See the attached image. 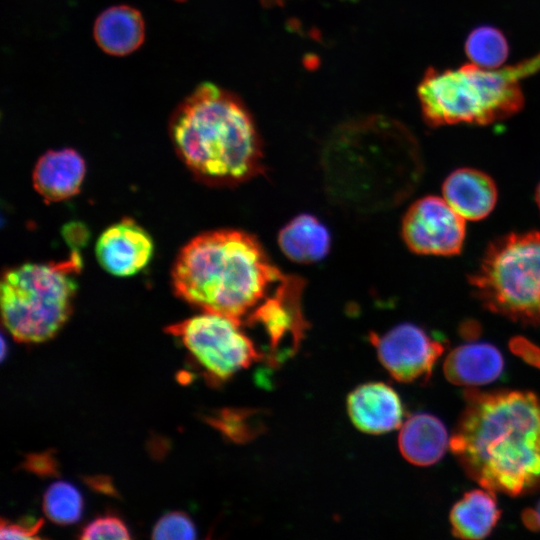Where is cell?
I'll return each mask as SVG.
<instances>
[{
  "instance_id": "1",
  "label": "cell",
  "mask_w": 540,
  "mask_h": 540,
  "mask_svg": "<svg viewBox=\"0 0 540 540\" xmlns=\"http://www.w3.org/2000/svg\"><path fill=\"white\" fill-rule=\"evenodd\" d=\"M464 396L449 445L465 473L510 496L540 488V398L529 391L474 389Z\"/></svg>"
},
{
  "instance_id": "2",
  "label": "cell",
  "mask_w": 540,
  "mask_h": 540,
  "mask_svg": "<svg viewBox=\"0 0 540 540\" xmlns=\"http://www.w3.org/2000/svg\"><path fill=\"white\" fill-rule=\"evenodd\" d=\"M286 276L256 237L235 229L213 230L192 238L179 251L171 271L179 298L242 326Z\"/></svg>"
},
{
  "instance_id": "3",
  "label": "cell",
  "mask_w": 540,
  "mask_h": 540,
  "mask_svg": "<svg viewBox=\"0 0 540 540\" xmlns=\"http://www.w3.org/2000/svg\"><path fill=\"white\" fill-rule=\"evenodd\" d=\"M170 132L183 163L206 184L233 186L263 171L262 143L249 110L214 84L200 85L184 101Z\"/></svg>"
},
{
  "instance_id": "4",
  "label": "cell",
  "mask_w": 540,
  "mask_h": 540,
  "mask_svg": "<svg viewBox=\"0 0 540 540\" xmlns=\"http://www.w3.org/2000/svg\"><path fill=\"white\" fill-rule=\"evenodd\" d=\"M540 72V52L498 68L466 64L456 69H428L417 88L425 122L433 127L491 124L524 105L521 81Z\"/></svg>"
},
{
  "instance_id": "5",
  "label": "cell",
  "mask_w": 540,
  "mask_h": 540,
  "mask_svg": "<svg viewBox=\"0 0 540 540\" xmlns=\"http://www.w3.org/2000/svg\"><path fill=\"white\" fill-rule=\"evenodd\" d=\"M81 258L25 263L8 269L0 285L2 320L12 337L24 343L52 338L72 312Z\"/></svg>"
},
{
  "instance_id": "6",
  "label": "cell",
  "mask_w": 540,
  "mask_h": 540,
  "mask_svg": "<svg viewBox=\"0 0 540 540\" xmlns=\"http://www.w3.org/2000/svg\"><path fill=\"white\" fill-rule=\"evenodd\" d=\"M469 283L488 310L521 324L540 325V232L495 239Z\"/></svg>"
},
{
  "instance_id": "7",
  "label": "cell",
  "mask_w": 540,
  "mask_h": 540,
  "mask_svg": "<svg viewBox=\"0 0 540 540\" xmlns=\"http://www.w3.org/2000/svg\"><path fill=\"white\" fill-rule=\"evenodd\" d=\"M241 327L227 316L203 312L168 326L166 331L182 342L206 379L218 384L264 356Z\"/></svg>"
},
{
  "instance_id": "8",
  "label": "cell",
  "mask_w": 540,
  "mask_h": 540,
  "mask_svg": "<svg viewBox=\"0 0 540 540\" xmlns=\"http://www.w3.org/2000/svg\"><path fill=\"white\" fill-rule=\"evenodd\" d=\"M402 237L417 254L452 256L462 250L466 225L444 198L426 196L414 202L402 221Z\"/></svg>"
},
{
  "instance_id": "9",
  "label": "cell",
  "mask_w": 540,
  "mask_h": 540,
  "mask_svg": "<svg viewBox=\"0 0 540 540\" xmlns=\"http://www.w3.org/2000/svg\"><path fill=\"white\" fill-rule=\"evenodd\" d=\"M304 280L287 275L278 289L243 322L261 327L269 342V360L277 363L295 353L308 327L302 311Z\"/></svg>"
},
{
  "instance_id": "10",
  "label": "cell",
  "mask_w": 540,
  "mask_h": 540,
  "mask_svg": "<svg viewBox=\"0 0 540 540\" xmlns=\"http://www.w3.org/2000/svg\"><path fill=\"white\" fill-rule=\"evenodd\" d=\"M377 356L397 381H427L444 345L417 325L399 324L383 335L370 334Z\"/></svg>"
},
{
  "instance_id": "11",
  "label": "cell",
  "mask_w": 540,
  "mask_h": 540,
  "mask_svg": "<svg viewBox=\"0 0 540 540\" xmlns=\"http://www.w3.org/2000/svg\"><path fill=\"white\" fill-rule=\"evenodd\" d=\"M149 233L132 219H123L103 231L96 243V257L108 273L127 277L142 270L153 254Z\"/></svg>"
},
{
  "instance_id": "12",
  "label": "cell",
  "mask_w": 540,
  "mask_h": 540,
  "mask_svg": "<svg viewBox=\"0 0 540 540\" xmlns=\"http://www.w3.org/2000/svg\"><path fill=\"white\" fill-rule=\"evenodd\" d=\"M347 411L356 428L368 434H383L402 424L403 405L396 391L382 382H369L347 398Z\"/></svg>"
},
{
  "instance_id": "13",
  "label": "cell",
  "mask_w": 540,
  "mask_h": 540,
  "mask_svg": "<svg viewBox=\"0 0 540 540\" xmlns=\"http://www.w3.org/2000/svg\"><path fill=\"white\" fill-rule=\"evenodd\" d=\"M85 176L83 158L73 149L50 150L36 162L33 186L48 202L68 199L77 194Z\"/></svg>"
},
{
  "instance_id": "14",
  "label": "cell",
  "mask_w": 540,
  "mask_h": 540,
  "mask_svg": "<svg viewBox=\"0 0 540 540\" xmlns=\"http://www.w3.org/2000/svg\"><path fill=\"white\" fill-rule=\"evenodd\" d=\"M443 198L465 220L488 216L497 201V188L486 173L473 168L453 171L444 181Z\"/></svg>"
},
{
  "instance_id": "15",
  "label": "cell",
  "mask_w": 540,
  "mask_h": 540,
  "mask_svg": "<svg viewBox=\"0 0 540 540\" xmlns=\"http://www.w3.org/2000/svg\"><path fill=\"white\" fill-rule=\"evenodd\" d=\"M500 351L489 343H469L453 349L444 361V374L455 385L478 386L495 381L503 372Z\"/></svg>"
},
{
  "instance_id": "16",
  "label": "cell",
  "mask_w": 540,
  "mask_h": 540,
  "mask_svg": "<svg viewBox=\"0 0 540 540\" xmlns=\"http://www.w3.org/2000/svg\"><path fill=\"white\" fill-rule=\"evenodd\" d=\"M449 442L444 424L428 413L409 417L402 425L398 438L403 457L417 466H429L439 461Z\"/></svg>"
},
{
  "instance_id": "17",
  "label": "cell",
  "mask_w": 540,
  "mask_h": 540,
  "mask_svg": "<svg viewBox=\"0 0 540 540\" xmlns=\"http://www.w3.org/2000/svg\"><path fill=\"white\" fill-rule=\"evenodd\" d=\"M144 31L140 13L132 7L121 5L99 15L94 26V37L104 52L123 56L142 44Z\"/></svg>"
},
{
  "instance_id": "18",
  "label": "cell",
  "mask_w": 540,
  "mask_h": 540,
  "mask_svg": "<svg viewBox=\"0 0 540 540\" xmlns=\"http://www.w3.org/2000/svg\"><path fill=\"white\" fill-rule=\"evenodd\" d=\"M278 244L287 258L307 264L322 260L328 254L331 236L318 218L305 213L291 219L280 230Z\"/></svg>"
},
{
  "instance_id": "19",
  "label": "cell",
  "mask_w": 540,
  "mask_h": 540,
  "mask_svg": "<svg viewBox=\"0 0 540 540\" xmlns=\"http://www.w3.org/2000/svg\"><path fill=\"white\" fill-rule=\"evenodd\" d=\"M500 514L493 491H469L450 512L452 533L461 539L485 538L496 526Z\"/></svg>"
},
{
  "instance_id": "20",
  "label": "cell",
  "mask_w": 540,
  "mask_h": 540,
  "mask_svg": "<svg viewBox=\"0 0 540 540\" xmlns=\"http://www.w3.org/2000/svg\"><path fill=\"white\" fill-rule=\"evenodd\" d=\"M465 52L473 64L483 68H498L508 57L509 45L504 34L492 26H480L471 31L465 42Z\"/></svg>"
},
{
  "instance_id": "21",
  "label": "cell",
  "mask_w": 540,
  "mask_h": 540,
  "mask_svg": "<svg viewBox=\"0 0 540 540\" xmlns=\"http://www.w3.org/2000/svg\"><path fill=\"white\" fill-rule=\"evenodd\" d=\"M82 509L81 494L68 482H55L44 494L43 510L46 516L57 524L65 525L78 521Z\"/></svg>"
},
{
  "instance_id": "22",
  "label": "cell",
  "mask_w": 540,
  "mask_h": 540,
  "mask_svg": "<svg viewBox=\"0 0 540 540\" xmlns=\"http://www.w3.org/2000/svg\"><path fill=\"white\" fill-rule=\"evenodd\" d=\"M253 409H224L210 423L236 443H247L262 433L264 424Z\"/></svg>"
},
{
  "instance_id": "23",
  "label": "cell",
  "mask_w": 540,
  "mask_h": 540,
  "mask_svg": "<svg viewBox=\"0 0 540 540\" xmlns=\"http://www.w3.org/2000/svg\"><path fill=\"white\" fill-rule=\"evenodd\" d=\"M196 529L191 519L184 513L174 511L163 515L153 528V539L184 540L194 539Z\"/></svg>"
},
{
  "instance_id": "24",
  "label": "cell",
  "mask_w": 540,
  "mask_h": 540,
  "mask_svg": "<svg viewBox=\"0 0 540 540\" xmlns=\"http://www.w3.org/2000/svg\"><path fill=\"white\" fill-rule=\"evenodd\" d=\"M81 539H129L130 533L125 523L118 517L107 515L87 524L80 535Z\"/></svg>"
},
{
  "instance_id": "25",
  "label": "cell",
  "mask_w": 540,
  "mask_h": 540,
  "mask_svg": "<svg viewBox=\"0 0 540 540\" xmlns=\"http://www.w3.org/2000/svg\"><path fill=\"white\" fill-rule=\"evenodd\" d=\"M43 525L41 519L37 521L15 523L2 519L0 528L1 539H38Z\"/></svg>"
},
{
  "instance_id": "26",
  "label": "cell",
  "mask_w": 540,
  "mask_h": 540,
  "mask_svg": "<svg viewBox=\"0 0 540 540\" xmlns=\"http://www.w3.org/2000/svg\"><path fill=\"white\" fill-rule=\"evenodd\" d=\"M511 351L526 363L540 369V348L523 337H514L510 341Z\"/></svg>"
},
{
  "instance_id": "27",
  "label": "cell",
  "mask_w": 540,
  "mask_h": 540,
  "mask_svg": "<svg viewBox=\"0 0 540 540\" xmlns=\"http://www.w3.org/2000/svg\"><path fill=\"white\" fill-rule=\"evenodd\" d=\"M525 526L532 531H540V501L535 509L528 508L522 513Z\"/></svg>"
},
{
  "instance_id": "28",
  "label": "cell",
  "mask_w": 540,
  "mask_h": 540,
  "mask_svg": "<svg viewBox=\"0 0 540 540\" xmlns=\"http://www.w3.org/2000/svg\"><path fill=\"white\" fill-rule=\"evenodd\" d=\"M479 332H480L479 325L476 323H473L472 321L469 323H465L460 330V333L462 334V336L468 339L476 338L479 335Z\"/></svg>"
},
{
  "instance_id": "29",
  "label": "cell",
  "mask_w": 540,
  "mask_h": 540,
  "mask_svg": "<svg viewBox=\"0 0 540 540\" xmlns=\"http://www.w3.org/2000/svg\"><path fill=\"white\" fill-rule=\"evenodd\" d=\"M535 198H536L537 206L540 211V183L537 186Z\"/></svg>"
},
{
  "instance_id": "30",
  "label": "cell",
  "mask_w": 540,
  "mask_h": 540,
  "mask_svg": "<svg viewBox=\"0 0 540 540\" xmlns=\"http://www.w3.org/2000/svg\"><path fill=\"white\" fill-rule=\"evenodd\" d=\"M265 1H266V2H269V1H270V2H279V1H281V0H265Z\"/></svg>"
}]
</instances>
